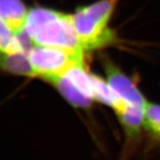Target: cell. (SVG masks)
Wrapping results in <instances>:
<instances>
[{
  "label": "cell",
  "instance_id": "9",
  "mask_svg": "<svg viewBox=\"0 0 160 160\" xmlns=\"http://www.w3.org/2000/svg\"><path fill=\"white\" fill-rule=\"evenodd\" d=\"M85 95L93 99L92 76L87 72L84 63H80L69 69L64 74Z\"/></svg>",
  "mask_w": 160,
  "mask_h": 160
},
{
  "label": "cell",
  "instance_id": "8",
  "mask_svg": "<svg viewBox=\"0 0 160 160\" xmlns=\"http://www.w3.org/2000/svg\"><path fill=\"white\" fill-rule=\"evenodd\" d=\"M91 76L93 81V99L112 107L115 109L117 115L124 112L125 109L124 102L112 89L108 81L106 82L97 75L91 74Z\"/></svg>",
  "mask_w": 160,
  "mask_h": 160
},
{
  "label": "cell",
  "instance_id": "5",
  "mask_svg": "<svg viewBox=\"0 0 160 160\" xmlns=\"http://www.w3.org/2000/svg\"><path fill=\"white\" fill-rule=\"evenodd\" d=\"M27 13L22 0H0V20L16 34L24 28Z\"/></svg>",
  "mask_w": 160,
  "mask_h": 160
},
{
  "label": "cell",
  "instance_id": "4",
  "mask_svg": "<svg viewBox=\"0 0 160 160\" xmlns=\"http://www.w3.org/2000/svg\"><path fill=\"white\" fill-rule=\"evenodd\" d=\"M104 68L108 83L124 102L125 108L146 110L148 102L133 81L108 61L104 63Z\"/></svg>",
  "mask_w": 160,
  "mask_h": 160
},
{
  "label": "cell",
  "instance_id": "1",
  "mask_svg": "<svg viewBox=\"0 0 160 160\" xmlns=\"http://www.w3.org/2000/svg\"><path fill=\"white\" fill-rule=\"evenodd\" d=\"M32 44L83 51L72 16L51 8L35 7L27 13L24 28Z\"/></svg>",
  "mask_w": 160,
  "mask_h": 160
},
{
  "label": "cell",
  "instance_id": "6",
  "mask_svg": "<svg viewBox=\"0 0 160 160\" xmlns=\"http://www.w3.org/2000/svg\"><path fill=\"white\" fill-rule=\"evenodd\" d=\"M0 69L15 75L36 77L33 68L25 53H8L0 51Z\"/></svg>",
  "mask_w": 160,
  "mask_h": 160
},
{
  "label": "cell",
  "instance_id": "7",
  "mask_svg": "<svg viewBox=\"0 0 160 160\" xmlns=\"http://www.w3.org/2000/svg\"><path fill=\"white\" fill-rule=\"evenodd\" d=\"M48 82L55 85L65 99L75 108H88L92 102V98L80 90L67 77L64 75L54 77Z\"/></svg>",
  "mask_w": 160,
  "mask_h": 160
},
{
  "label": "cell",
  "instance_id": "10",
  "mask_svg": "<svg viewBox=\"0 0 160 160\" xmlns=\"http://www.w3.org/2000/svg\"><path fill=\"white\" fill-rule=\"evenodd\" d=\"M144 128L160 144V105L147 103L145 114Z\"/></svg>",
  "mask_w": 160,
  "mask_h": 160
},
{
  "label": "cell",
  "instance_id": "3",
  "mask_svg": "<svg viewBox=\"0 0 160 160\" xmlns=\"http://www.w3.org/2000/svg\"><path fill=\"white\" fill-rule=\"evenodd\" d=\"M37 77L48 80L64 75L69 69L84 63L83 51L47 46H33L28 52Z\"/></svg>",
  "mask_w": 160,
  "mask_h": 160
},
{
  "label": "cell",
  "instance_id": "2",
  "mask_svg": "<svg viewBox=\"0 0 160 160\" xmlns=\"http://www.w3.org/2000/svg\"><path fill=\"white\" fill-rule=\"evenodd\" d=\"M120 1L98 0L77 8L72 15L73 25L83 49L93 50L114 42L115 33L108 28V23Z\"/></svg>",
  "mask_w": 160,
  "mask_h": 160
}]
</instances>
